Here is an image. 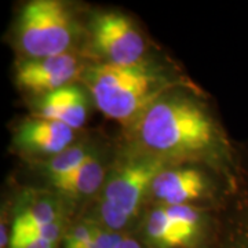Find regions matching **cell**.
I'll return each instance as SVG.
<instances>
[{
	"label": "cell",
	"mask_w": 248,
	"mask_h": 248,
	"mask_svg": "<svg viewBox=\"0 0 248 248\" xmlns=\"http://www.w3.org/2000/svg\"><path fill=\"white\" fill-rule=\"evenodd\" d=\"M84 81L97 108L108 117L133 125L155 101L167 81L149 65L116 66L97 63L86 69Z\"/></svg>",
	"instance_id": "2"
},
{
	"label": "cell",
	"mask_w": 248,
	"mask_h": 248,
	"mask_svg": "<svg viewBox=\"0 0 248 248\" xmlns=\"http://www.w3.org/2000/svg\"><path fill=\"white\" fill-rule=\"evenodd\" d=\"M81 73L80 60L72 53L24 60L17 65L16 81L22 91L42 98L69 86Z\"/></svg>",
	"instance_id": "7"
},
{
	"label": "cell",
	"mask_w": 248,
	"mask_h": 248,
	"mask_svg": "<svg viewBox=\"0 0 248 248\" xmlns=\"http://www.w3.org/2000/svg\"><path fill=\"white\" fill-rule=\"evenodd\" d=\"M37 117L61 122L78 130L86 123L89 116L86 93L76 84L55 90L37 101Z\"/></svg>",
	"instance_id": "10"
},
{
	"label": "cell",
	"mask_w": 248,
	"mask_h": 248,
	"mask_svg": "<svg viewBox=\"0 0 248 248\" xmlns=\"http://www.w3.org/2000/svg\"><path fill=\"white\" fill-rule=\"evenodd\" d=\"M105 179V167L94 152L86 161L65 177L54 179L50 184L61 193L72 200H81L93 196Z\"/></svg>",
	"instance_id": "12"
},
{
	"label": "cell",
	"mask_w": 248,
	"mask_h": 248,
	"mask_svg": "<svg viewBox=\"0 0 248 248\" xmlns=\"http://www.w3.org/2000/svg\"><path fill=\"white\" fill-rule=\"evenodd\" d=\"M90 46L101 63L133 66L143 63L148 51L145 37L133 21L119 11L95 14L89 27Z\"/></svg>",
	"instance_id": "5"
},
{
	"label": "cell",
	"mask_w": 248,
	"mask_h": 248,
	"mask_svg": "<svg viewBox=\"0 0 248 248\" xmlns=\"http://www.w3.org/2000/svg\"><path fill=\"white\" fill-rule=\"evenodd\" d=\"M124 236L119 232H112L109 229H101L98 233L95 243L91 248H115L119 241L123 239Z\"/></svg>",
	"instance_id": "17"
},
{
	"label": "cell",
	"mask_w": 248,
	"mask_h": 248,
	"mask_svg": "<svg viewBox=\"0 0 248 248\" xmlns=\"http://www.w3.org/2000/svg\"><path fill=\"white\" fill-rule=\"evenodd\" d=\"M204 217L193 205H160L143 222L148 248H193L203 234Z\"/></svg>",
	"instance_id": "6"
},
{
	"label": "cell",
	"mask_w": 248,
	"mask_h": 248,
	"mask_svg": "<svg viewBox=\"0 0 248 248\" xmlns=\"http://www.w3.org/2000/svg\"><path fill=\"white\" fill-rule=\"evenodd\" d=\"M62 232V221L54 222L43 229L10 237L9 248H54Z\"/></svg>",
	"instance_id": "15"
},
{
	"label": "cell",
	"mask_w": 248,
	"mask_h": 248,
	"mask_svg": "<svg viewBox=\"0 0 248 248\" xmlns=\"http://www.w3.org/2000/svg\"><path fill=\"white\" fill-rule=\"evenodd\" d=\"M91 153L93 151L87 148V145L76 143V145H71L60 155L51 157L45 166V172L47 174L50 182L71 174L72 171H75L86 161Z\"/></svg>",
	"instance_id": "13"
},
{
	"label": "cell",
	"mask_w": 248,
	"mask_h": 248,
	"mask_svg": "<svg viewBox=\"0 0 248 248\" xmlns=\"http://www.w3.org/2000/svg\"><path fill=\"white\" fill-rule=\"evenodd\" d=\"M62 221L61 204L47 195H32L19 202L10 237L43 229L54 222Z\"/></svg>",
	"instance_id": "11"
},
{
	"label": "cell",
	"mask_w": 248,
	"mask_h": 248,
	"mask_svg": "<svg viewBox=\"0 0 248 248\" xmlns=\"http://www.w3.org/2000/svg\"><path fill=\"white\" fill-rule=\"evenodd\" d=\"M210 190L205 174L193 167L163 169L155 177L149 193L163 205H184L203 199Z\"/></svg>",
	"instance_id": "9"
},
{
	"label": "cell",
	"mask_w": 248,
	"mask_h": 248,
	"mask_svg": "<svg viewBox=\"0 0 248 248\" xmlns=\"http://www.w3.org/2000/svg\"><path fill=\"white\" fill-rule=\"evenodd\" d=\"M163 169L164 161L141 153L124 161L108 177L99 204V218L105 229L120 233L130 225Z\"/></svg>",
	"instance_id": "4"
},
{
	"label": "cell",
	"mask_w": 248,
	"mask_h": 248,
	"mask_svg": "<svg viewBox=\"0 0 248 248\" xmlns=\"http://www.w3.org/2000/svg\"><path fill=\"white\" fill-rule=\"evenodd\" d=\"M115 248H148L145 244H141L138 240L133 239V237H125L119 241V244Z\"/></svg>",
	"instance_id": "18"
},
{
	"label": "cell",
	"mask_w": 248,
	"mask_h": 248,
	"mask_svg": "<svg viewBox=\"0 0 248 248\" xmlns=\"http://www.w3.org/2000/svg\"><path fill=\"white\" fill-rule=\"evenodd\" d=\"M101 229L93 222H81L63 236V248H91Z\"/></svg>",
	"instance_id": "16"
},
{
	"label": "cell",
	"mask_w": 248,
	"mask_h": 248,
	"mask_svg": "<svg viewBox=\"0 0 248 248\" xmlns=\"http://www.w3.org/2000/svg\"><path fill=\"white\" fill-rule=\"evenodd\" d=\"M133 127L142 153L161 161L204 156L221 142L207 109L182 94L160 97Z\"/></svg>",
	"instance_id": "1"
},
{
	"label": "cell",
	"mask_w": 248,
	"mask_h": 248,
	"mask_svg": "<svg viewBox=\"0 0 248 248\" xmlns=\"http://www.w3.org/2000/svg\"><path fill=\"white\" fill-rule=\"evenodd\" d=\"M79 33L71 6L61 0H33L18 16L16 39L25 60L68 53Z\"/></svg>",
	"instance_id": "3"
},
{
	"label": "cell",
	"mask_w": 248,
	"mask_h": 248,
	"mask_svg": "<svg viewBox=\"0 0 248 248\" xmlns=\"http://www.w3.org/2000/svg\"><path fill=\"white\" fill-rule=\"evenodd\" d=\"M239 204L219 248H248V189Z\"/></svg>",
	"instance_id": "14"
},
{
	"label": "cell",
	"mask_w": 248,
	"mask_h": 248,
	"mask_svg": "<svg viewBox=\"0 0 248 248\" xmlns=\"http://www.w3.org/2000/svg\"><path fill=\"white\" fill-rule=\"evenodd\" d=\"M75 141V130L48 119H28L19 124L14 135L17 149L29 156H50L68 149Z\"/></svg>",
	"instance_id": "8"
}]
</instances>
